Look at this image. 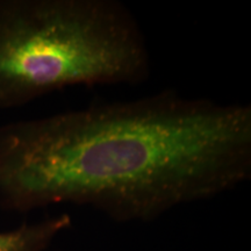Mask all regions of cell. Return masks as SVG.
<instances>
[{
    "label": "cell",
    "mask_w": 251,
    "mask_h": 251,
    "mask_svg": "<svg viewBox=\"0 0 251 251\" xmlns=\"http://www.w3.org/2000/svg\"><path fill=\"white\" fill-rule=\"evenodd\" d=\"M70 226L71 218L68 214L23 225L13 230L0 233V251H45Z\"/></svg>",
    "instance_id": "obj_3"
},
{
    "label": "cell",
    "mask_w": 251,
    "mask_h": 251,
    "mask_svg": "<svg viewBox=\"0 0 251 251\" xmlns=\"http://www.w3.org/2000/svg\"><path fill=\"white\" fill-rule=\"evenodd\" d=\"M251 176V107L174 90L0 126V206L150 221Z\"/></svg>",
    "instance_id": "obj_1"
},
{
    "label": "cell",
    "mask_w": 251,
    "mask_h": 251,
    "mask_svg": "<svg viewBox=\"0 0 251 251\" xmlns=\"http://www.w3.org/2000/svg\"><path fill=\"white\" fill-rule=\"evenodd\" d=\"M149 74L142 30L117 0H0V108Z\"/></svg>",
    "instance_id": "obj_2"
}]
</instances>
